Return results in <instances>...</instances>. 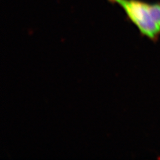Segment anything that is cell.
Masks as SVG:
<instances>
[{
	"label": "cell",
	"instance_id": "obj_1",
	"mask_svg": "<svg viewBox=\"0 0 160 160\" xmlns=\"http://www.w3.org/2000/svg\"><path fill=\"white\" fill-rule=\"evenodd\" d=\"M121 8L129 22L142 36L152 42L160 37V2L148 3L142 0H108Z\"/></svg>",
	"mask_w": 160,
	"mask_h": 160
}]
</instances>
